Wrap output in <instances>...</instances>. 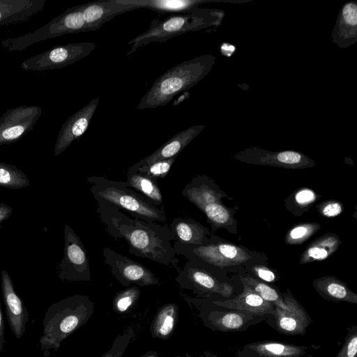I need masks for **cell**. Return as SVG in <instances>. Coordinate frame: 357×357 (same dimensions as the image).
I'll return each instance as SVG.
<instances>
[{
    "instance_id": "cell-9",
    "label": "cell",
    "mask_w": 357,
    "mask_h": 357,
    "mask_svg": "<svg viewBox=\"0 0 357 357\" xmlns=\"http://www.w3.org/2000/svg\"><path fill=\"white\" fill-rule=\"evenodd\" d=\"M175 280L181 288L192 290L198 297L211 294L229 297L233 293L231 285L220 282L208 271L195 266L189 261L178 271Z\"/></svg>"
},
{
    "instance_id": "cell-1",
    "label": "cell",
    "mask_w": 357,
    "mask_h": 357,
    "mask_svg": "<svg viewBox=\"0 0 357 357\" xmlns=\"http://www.w3.org/2000/svg\"><path fill=\"white\" fill-rule=\"evenodd\" d=\"M96 201V211L105 229L113 238L124 240L130 254L180 270L172 245L174 237L168 225L132 218L116 206L100 199Z\"/></svg>"
},
{
    "instance_id": "cell-32",
    "label": "cell",
    "mask_w": 357,
    "mask_h": 357,
    "mask_svg": "<svg viewBox=\"0 0 357 357\" xmlns=\"http://www.w3.org/2000/svg\"><path fill=\"white\" fill-rule=\"evenodd\" d=\"M202 211L206 215L208 222L215 227L228 225L232 220L228 209L219 202L207 204Z\"/></svg>"
},
{
    "instance_id": "cell-31",
    "label": "cell",
    "mask_w": 357,
    "mask_h": 357,
    "mask_svg": "<svg viewBox=\"0 0 357 357\" xmlns=\"http://www.w3.org/2000/svg\"><path fill=\"white\" fill-rule=\"evenodd\" d=\"M177 157L158 160L149 165L141 166L129 172H137L146 177L157 181L165 178L169 173Z\"/></svg>"
},
{
    "instance_id": "cell-25",
    "label": "cell",
    "mask_w": 357,
    "mask_h": 357,
    "mask_svg": "<svg viewBox=\"0 0 357 357\" xmlns=\"http://www.w3.org/2000/svg\"><path fill=\"white\" fill-rule=\"evenodd\" d=\"M249 317L243 312H220L210 311L204 317V322L222 331H236L241 328Z\"/></svg>"
},
{
    "instance_id": "cell-36",
    "label": "cell",
    "mask_w": 357,
    "mask_h": 357,
    "mask_svg": "<svg viewBox=\"0 0 357 357\" xmlns=\"http://www.w3.org/2000/svg\"><path fill=\"white\" fill-rule=\"evenodd\" d=\"M321 214L326 217H335L342 211V206L337 202H328L322 203L319 207Z\"/></svg>"
},
{
    "instance_id": "cell-20",
    "label": "cell",
    "mask_w": 357,
    "mask_h": 357,
    "mask_svg": "<svg viewBox=\"0 0 357 357\" xmlns=\"http://www.w3.org/2000/svg\"><path fill=\"white\" fill-rule=\"evenodd\" d=\"M118 3L130 6L135 9L147 8L161 14L188 13L199 8L207 0H116Z\"/></svg>"
},
{
    "instance_id": "cell-33",
    "label": "cell",
    "mask_w": 357,
    "mask_h": 357,
    "mask_svg": "<svg viewBox=\"0 0 357 357\" xmlns=\"http://www.w3.org/2000/svg\"><path fill=\"white\" fill-rule=\"evenodd\" d=\"M135 337L134 328L132 326H128L123 333L116 336L111 348L101 357H123L126 349Z\"/></svg>"
},
{
    "instance_id": "cell-27",
    "label": "cell",
    "mask_w": 357,
    "mask_h": 357,
    "mask_svg": "<svg viewBox=\"0 0 357 357\" xmlns=\"http://www.w3.org/2000/svg\"><path fill=\"white\" fill-rule=\"evenodd\" d=\"M26 174L17 167L0 162V187L20 189L29 186Z\"/></svg>"
},
{
    "instance_id": "cell-21",
    "label": "cell",
    "mask_w": 357,
    "mask_h": 357,
    "mask_svg": "<svg viewBox=\"0 0 357 357\" xmlns=\"http://www.w3.org/2000/svg\"><path fill=\"white\" fill-rule=\"evenodd\" d=\"M178 306L174 303H166L156 312L150 325V332L154 338L165 340L173 334L178 321Z\"/></svg>"
},
{
    "instance_id": "cell-34",
    "label": "cell",
    "mask_w": 357,
    "mask_h": 357,
    "mask_svg": "<svg viewBox=\"0 0 357 357\" xmlns=\"http://www.w3.org/2000/svg\"><path fill=\"white\" fill-rule=\"evenodd\" d=\"M320 229L317 223H304L295 226L286 235L285 242L288 244H301L308 239Z\"/></svg>"
},
{
    "instance_id": "cell-8",
    "label": "cell",
    "mask_w": 357,
    "mask_h": 357,
    "mask_svg": "<svg viewBox=\"0 0 357 357\" xmlns=\"http://www.w3.org/2000/svg\"><path fill=\"white\" fill-rule=\"evenodd\" d=\"M102 254L110 272L123 286L147 287L160 284L159 279L143 264L107 247L103 248Z\"/></svg>"
},
{
    "instance_id": "cell-12",
    "label": "cell",
    "mask_w": 357,
    "mask_h": 357,
    "mask_svg": "<svg viewBox=\"0 0 357 357\" xmlns=\"http://www.w3.org/2000/svg\"><path fill=\"white\" fill-rule=\"evenodd\" d=\"M204 128L203 125L191 126L176 134L165 142L156 151L131 166L128 172H132L137 168L152 162L177 157L187 145L196 137Z\"/></svg>"
},
{
    "instance_id": "cell-17",
    "label": "cell",
    "mask_w": 357,
    "mask_h": 357,
    "mask_svg": "<svg viewBox=\"0 0 357 357\" xmlns=\"http://www.w3.org/2000/svg\"><path fill=\"white\" fill-rule=\"evenodd\" d=\"M213 305L235 310L245 311L257 315L275 314L273 304L264 300L248 287L243 285V291L233 299L215 301Z\"/></svg>"
},
{
    "instance_id": "cell-29",
    "label": "cell",
    "mask_w": 357,
    "mask_h": 357,
    "mask_svg": "<svg viewBox=\"0 0 357 357\" xmlns=\"http://www.w3.org/2000/svg\"><path fill=\"white\" fill-rule=\"evenodd\" d=\"M83 8L82 4L67 11L59 22L58 31L60 33L89 31L83 16Z\"/></svg>"
},
{
    "instance_id": "cell-14",
    "label": "cell",
    "mask_w": 357,
    "mask_h": 357,
    "mask_svg": "<svg viewBox=\"0 0 357 357\" xmlns=\"http://www.w3.org/2000/svg\"><path fill=\"white\" fill-rule=\"evenodd\" d=\"M284 301L287 310L277 307L275 310L279 331L287 335L303 334L310 321L308 314L291 295L287 296Z\"/></svg>"
},
{
    "instance_id": "cell-3",
    "label": "cell",
    "mask_w": 357,
    "mask_h": 357,
    "mask_svg": "<svg viewBox=\"0 0 357 357\" xmlns=\"http://www.w3.org/2000/svg\"><path fill=\"white\" fill-rule=\"evenodd\" d=\"M214 62L213 56L202 54L169 69L155 80L137 109L165 106L179 93L198 84L210 72Z\"/></svg>"
},
{
    "instance_id": "cell-5",
    "label": "cell",
    "mask_w": 357,
    "mask_h": 357,
    "mask_svg": "<svg viewBox=\"0 0 357 357\" xmlns=\"http://www.w3.org/2000/svg\"><path fill=\"white\" fill-rule=\"evenodd\" d=\"M221 13L213 9L197 8L188 13L173 15L160 21L153 20L148 30L128 42L129 56L139 47L151 43H161L187 32L198 31L218 24Z\"/></svg>"
},
{
    "instance_id": "cell-26",
    "label": "cell",
    "mask_w": 357,
    "mask_h": 357,
    "mask_svg": "<svg viewBox=\"0 0 357 357\" xmlns=\"http://www.w3.org/2000/svg\"><path fill=\"white\" fill-rule=\"evenodd\" d=\"M250 347L265 357H295L304 351L302 347L278 342L256 343Z\"/></svg>"
},
{
    "instance_id": "cell-41",
    "label": "cell",
    "mask_w": 357,
    "mask_h": 357,
    "mask_svg": "<svg viewBox=\"0 0 357 357\" xmlns=\"http://www.w3.org/2000/svg\"><path fill=\"white\" fill-rule=\"evenodd\" d=\"M4 342V320L2 314L1 304L0 301V356L3 351Z\"/></svg>"
},
{
    "instance_id": "cell-40",
    "label": "cell",
    "mask_w": 357,
    "mask_h": 357,
    "mask_svg": "<svg viewBox=\"0 0 357 357\" xmlns=\"http://www.w3.org/2000/svg\"><path fill=\"white\" fill-rule=\"evenodd\" d=\"M13 211L12 207L3 202H0V225L11 216Z\"/></svg>"
},
{
    "instance_id": "cell-11",
    "label": "cell",
    "mask_w": 357,
    "mask_h": 357,
    "mask_svg": "<svg viewBox=\"0 0 357 357\" xmlns=\"http://www.w3.org/2000/svg\"><path fill=\"white\" fill-rule=\"evenodd\" d=\"M1 287L8 325L17 339L26 330L29 313L23 300L15 291L13 280L6 270L1 272Z\"/></svg>"
},
{
    "instance_id": "cell-15",
    "label": "cell",
    "mask_w": 357,
    "mask_h": 357,
    "mask_svg": "<svg viewBox=\"0 0 357 357\" xmlns=\"http://www.w3.org/2000/svg\"><path fill=\"white\" fill-rule=\"evenodd\" d=\"M83 16L89 31H95L118 15L135 10L116 0H101L83 4Z\"/></svg>"
},
{
    "instance_id": "cell-38",
    "label": "cell",
    "mask_w": 357,
    "mask_h": 357,
    "mask_svg": "<svg viewBox=\"0 0 357 357\" xmlns=\"http://www.w3.org/2000/svg\"><path fill=\"white\" fill-rule=\"evenodd\" d=\"M252 272L260 279L266 282H271L275 280V273L264 266H255L252 268Z\"/></svg>"
},
{
    "instance_id": "cell-39",
    "label": "cell",
    "mask_w": 357,
    "mask_h": 357,
    "mask_svg": "<svg viewBox=\"0 0 357 357\" xmlns=\"http://www.w3.org/2000/svg\"><path fill=\"white\" fill-rule=\"evenodd\" d=\"M24 132V128L21 126H17L5 130L2 134L3 141H10L18 138Z\"/></svg>"
},
{
    "instance_id": "cell-45",
    "label": "cell",
    "mask_w": 357,
    "mask_h": 357,
    "mask_svg": "<svg viewBox=\"0 0 357 357\" xmlns=\"http://www.w3.org/2000/svg\"><path fill=\"white\" fill-rule=\"evenodd\" d=\"M174 357H181V356H180V355H177V356H174Z\"/></svg>"
},
{
    "instance_id": "cell-7",
    "label": "cell",
    "mask_w": 357,
    "mask_h": 357,
    "mask_svg": "<svg viewBox=\"0 0 357 357\" xmlns=\"http://www.w3.org/2000/svg\"><path fill=\"white\" fill-rule=\"evenodd\" d=\"M56 274L62 281L91 280L86 250L79 236L67 224L64 225L63 257L56 268Z\"/></svg>"
},
{
    "instance_id": "cell-37",
    "label": "cell",
    "mask_w": 357,
    "mask_h": 357,
    "mask_svg": "<svg viewBox=\"0 0 357 357\" xmlns=\"http://www.w3.org/2000/svg\"><path fill=\"white\" fill-rule=\"evenodd\" d=\"M316 199L315 194L309 189H303L298 191L295 195V200L297 204L301 206H306L313 202Z\"/></svg>"
},
{
    "instance_id": "cell-19",
    "label": "cell",
    "mask_w": 357,
    "mask_h": 357,
    "mask_svg": "<svg viewBox=\"0 0 357 357\" xmlns=\"http://www.w3.org/2000/svg\"><path fill=\"white\" fill-rule=\"evenodd\" d=\"M175 243L202 245L208 243L209 230L189 218L176 217L169 225Z\"/></svg>"
},
{
    "instance_id": "cell-13",
    "label": "cell",
    "mask_w": 357,
    "mask_h": 357,
    "mask_svg": "<svg viewBox=\"0 0 357 357\" xmlns=\"http://www.w3.org/2000/svg\"><path fill=\"white\" fill-rule=\"evenodd\" d=\"M98 97L72 116L66 123L55 146L54 153H61L73 141L81 137L87 130L89 123L98 107Z\"/></svg>"
},
{
    "instance_id": "cell-43",
    "label": "cell",
    "mask_w": 357,
    "mask_h": 357,
    "mask_svg": "<svg viewBox=\"0 0 357 357\" xmlns=\"http://www.w3.org/2000/svg\"><path fill=\"white\" fill-rule=\"evenodd\" d=\"M139 357H160V356L155 351H148L144 355Z\"/></svg>"
},
{
    "instance_id": "cell-22",
    "label": "cell",
    "mask_w": 357,
    "mask_h": 357,
    "mask_svg": "<svg viewBox=\"0 0 357 357\" xmlns=\"http://www.w3.org/2000/svg\"><path fill=\"white\" fill-rule=\"evenodd\" d=\"M317 291L326 299L357 304V294L335 277L325 276L314 280Z\"/></svg>"
},
{
    "instance_id": "cell-16",
    "label": "cell",
    "mask_w": 357,
    "mask_h": 357,
    "mask_svg": "<svg viewBox=\"0 0 357 357\" xmlns=\"http://www.w3.org/2000/svg\"><path fill=\"white\" fill-rule=\"evenodd\" d=\"M181 195L201 211L207 204L219 202L222 197V193L205 176L194 177L185 185Z\"/></svg>"
},
{
    "instance_id": "cell-4",
    "label": "cell",
    "mask_w": 357,
    "mask_h": 357,
    "mask_svg": "<svg viewBox=\"0 0 357 357\" xmlns=\"http://www.w3.org/2000/svg\"><path fill=\"white\" fill-rule=\"evenodd\" d=\"M95 199L104 201L129 212L133 217L151 222H165V208L153 205L139 193L127 187L124 181H112L102 176L86 178Z\"/></svg>"
},
{
    "instance_id": "cell-10",
    "label": "cell",
    "mask_w": 357,
    "mask_h": 357,
    "mask_svg": "<svg viewBox=\"0 0 357 357\" xmlns=\"http://www.w3.org/2000/svg\"><path fill=\"white\" fill-rule=\"evenodd\" d=\"M236 158L248 163L273 165L285 168H304L314 165L313 160L294 151L270 152L257 148L248 149L236 155Z\"/></svg>"
},
{
    "instance_id": "cell-44",
    "label": "cell",
    "mask_w": 357,
    "mask_h": 357,
    "mask_svg": "<svg viewBox=\"0 0 357 357\" xmlns=\"http://www.w3.org/2000/svg\"><path fill=\"white\" fill-rule=\"evenodd\" d=\"M185 357H195V356H192L190 354L186 352L185 353ZM198 357H213V356H211L209 354L206 353L204 355H202L201 356H198Z\"/></svg>"
},
{
    "instance_id": "cell-18",
    "label": "cell",
    "mask_w": 357,
    "mask_h": 357,
    "mask_svg": "<svg viewBox=\"0 0 357 357\" xmlns=\"http://www.w3.org/2000/svg\"><path fill=\"white\" fill-rule=\"evenodd\" d=\"M332 35L333 42L340 47H347L356 41L357 5L355 2L349 1L344 5Z\"/></svg>"
},
{
    "instance_id": "cell-30",
    "label": "cell",
    "mask_w": 357,
    "mask_h": 357,
    "mask_svg": "<svg viewBox=\"0 0 357 357\" xmlns=\"http://www.w3.org/2000/svg\"><path fill=\"white\" fill-rule=\"evenodd\" d=\"M140 289L137 285L128 287L117 292L112 301V309L116 313L128 312L137 302Z\"/></svg>"
},
{
    "instance_id": "cell-35",
    "label": "cell",
    "mask_w": 357,
    "mask_h": 357,
    "mask_svg": "<svg viewBox=\"0 0 357 357\" xmlns=\"http://www.w3.org/2000/svg\"><path fill=\"white\" fill-rule=\"evenodd\" d=\"M357 329L354 326L350 329L344 343L336 357H356Z\"/></svg>"
},
{
    "instance_id": "cell-23",
    "label": "cell",
    "mask_w": 357,
    "mask_h": 357,
    "mask_svg": "<svg viewBox=\"0 0 357 357\" xmlns=\"http://www.w3.org/2000/svg\"><path fill=\"white\" fill-rule=\"evenodd\" d=\"M341 244L337 236L326 234L312 241L303 252L300 264L322 261L333 254Z\"/></svg>"
},
{
    "instance_id": "cell-24",
    "label": "cell",
    "mask_w": 357,
    "mask_h": 357,
    "mask_svg": "<svg viewBox=\"0 0 357 357\" xmlns=\"http://www.w3.org/2000/svg\"><path fill=\"white\" fill-rule=\"evenodd\" d=\"M125 184L142 195L153 205L164 208L161 191L157 181L146 177L137 172H127Z\"/></svg>"
},
{
    "instance_id": "cell-46",
    "label": "cell",
    "mask_w": 357,
    "mask_h": 357,
    "mask_svg": "<svg viewBox=\"0 0 357 357\" xmlns=\"http://www.w3.org/2000/svg\"><path fill=\"white\" fill-rule=\"evenodd\" d=\"M0 18H1V13H0Z\"/></svg>"
},
{
    "instance_id": "cell-28",
    "label": "cell",
    "mask_w": 357,
    "mask_h": 357,
    "mask_svg": "<svg viewBox=\"0 0 357 357\" xmlns=\"http://www.w3.org/2000/svg\"><path fill=\"white\" fill-rule=\"evenodd\" d=\"M243 285H245L260 296L264 300L271 303L277 307L287 310L288 307L279 294L268 284L250 276L241 278Z\"/></svg>"
},
{
    "instance_id": "cell-2",
    "label": "cell",
    "mask_w": 357,
    "mask_h": 357,
    "mask_svg": "<svg viewBox=\"0 0 357 357\" xmlns=\"http://www.w3.org/2000/svg\"><path fill=\"white\" fill-rule=\"evenodd\" d=\"M93 312L94 303L86 295L75 294L51 305L43 320L41 350L56 351L61 342L86 324Z\"/></svg>"
},
{
    "instance_id": "cell-6",
    "label": "cell",
    "mask_w": 357,
    "mask_h": 357,
    "mask_svg": "<svg viewBox=\"0 0 357 357\" xmlns=\"http://www.w3.org/2000/svg\"><path fill=\"white\" fill-rule=\"evenodd\" d=\"M176 255L185 257L189 261H202L206 264L226 267L238 265L250 259L241 248L223 243H208L205 245H189L174 243Z\"/></svg>"
},
{
    "instance_id": "cell-42",
    "label": "cell",
    "mask_w": 357,
    "mask_h": 357,
    "mask_svg": "<svg viewBox=\"0 0 357 357\" xmlns=\"http://www.w3.org/2000/svg\"><path fill=\"white\" fill-rule=\"evenodd\" d=\"M221 52L226 56H231L235 52L236 47L231 44L223 43L220 47Z\"/></svg>"
}]
</instances>
